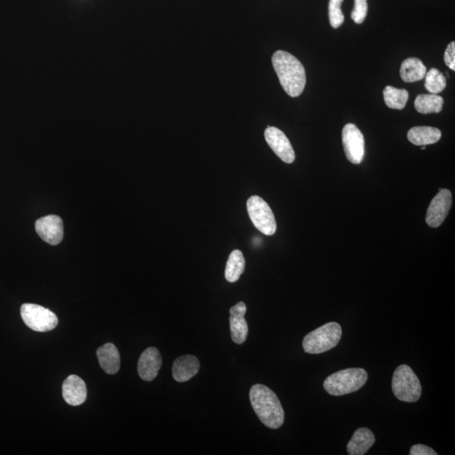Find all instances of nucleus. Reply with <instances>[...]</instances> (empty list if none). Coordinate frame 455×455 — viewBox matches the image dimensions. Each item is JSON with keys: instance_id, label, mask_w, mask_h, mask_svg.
<instances>
[{"instance_id": "obj_2", "label": "nucleus", "mask_w": 455, "mask_h": 455, "mask_svg": "<svg viewBox=\"0 0 455 455\" xmlns=\"http://www.w3.org/2000/svg\"><path fill=\"white\" fill-rule=\"evenodd\" d=\"M253 410L265 427L277 429L284 423V411L279 399L268 387L261 383L253 385L250 390Z\"/></svg>"}, {"instance_id": "obj_20", "label": "nucleus", "mask_w": 455, "mask_h": 455, "mask_svg": "<svg viewBox=\"0 0 455 455\" xmlns=\"http://www.w3.org/2000/svg\"><path fill=\"white\" fill-rule=\"evenodd\" d=\"M444 100L442 96L435 94H421L415 100V108L421 114L440 113L444 107Z\"/></svg>"}, {"instance_id": "obj_4", "label": "nucleus", "mask_w": 455, "mask_h": 455, "mask_svg": "<svg viewBox=\"0 0 455 455\" xmlns=\"http://www.w3.org/2000/svg\"><path fill=\"white\" fill-rule=\"evenodd\" d=\"M343 335V329L336 322H329L315 329L308 334L303 341V348L305 352L319 354L326 352L336 347Z\"/></svg>"}, {"instance_id": "obj_23", "label": "nucleus", "mask_w": 455, "mask_h": 455, "mask_svg": "<svg viewBox=\"0 0 455 455\" xmlns=\"http://www.w3.org/2000/svg\"><path fill=\"white\" fill-rule=\"evenodd\" d=\"M446 84L445 76L435 67H433L425 75V88L431 94L437 95L444 91Z\"/></svg>"}, {"instance_id": "obj_1", "label": "nucleus", "mask_w": 455, "mask_h": 455, "mask_svg": "<svg viewBox=\"0 0 455 455\" xmlns=\"http://www.w3.org/2000/svg\"><path fill=\"white\" fill-rule=\"evenodd\" d=\"M272 65L284 90L291 97L301 95L305 90L306 74L301 61L285 51L273 54Z\"/></svg>"}, {"instance_id": "obj_13", "label": "nucleus", "mask_w": 455, "mask_h": 455, "mask_svg": "<svg viewBox=\"0 0 455 455\" xmlns=\"http://www.w3.org/2000/svg\"><path fill=\"white\" fill-rule=\"evenodd\" d=\"M246 310V303L239 302L230 310L231 337L236 344H243L247 339L249 329L246 320L244 319Z\"/></svg>"}, {"instance_id": "obj_10", "label": "nucleus", "mask_w": 455, "mask_h": 455, "mask_svg": "<svg viewBox=\"0 0 455 455\" xmlns=\"http://www.w3.org/2000/svg\"><path fill=\"white\" fill-rule=\"evenodd\" d=\"M264 135L270 147L282 161L286 164H292L294 161V150L284 132L275 126H268L265 130Z\"/></svg>"}, {"instance_id": "obj_8", "label": "nucleus", "mask_w": 455, "mask_h": 455, "mask_svg": "<svg viewBox=\"0 0 455 455\" xmlns=\"http://www.w3.org/2000/svg\"><path fill=\"white\" fill-rule=\"evenodd\" d=\"M343 143L347 159L354 164H360L364 158V135L356 125L348 124L343 130Z\"/></svg>"}, {"instance_id": "obj_15", "label": "nucleus", "mask_w": 455, "mask_h": 455, "mask_svg": "<svg viewBox=\"0 0 455 455\" xmlns=\"http://www.w3.org/2000/svg\"><path fill=\"white\" fill-rule=\"evenodd\" d=\"M199 369L200 362L195 356H181L176 358L173 364V378L177 382H187L195 376Z\"/></svg>"}, {"instance_id": "obj_18", "label": "nucleus", "mask_w": 455, "mask_h": 455, "mask_svg": "<svg viewBox=\"0 0 455 455\" xmlns=\"http://www.w3.org/2000/svg\"><path fill=\"white\" fill-rule=\"evenodd\" d=\"M441 131L433 126H414L409 130L408 140L416 146L433 145L440 140Z\"/></svg>"}, {"instance_id": "obj_14", "label": "nucleus", "mask_w": 455, "mask_h": 455, "mask_svg": "<svg viewBox=\"0 0 455 455\" xmlns=\"http://www.w3.org/2000/svg\"><path fill=\"white\" fill-rule=\"evenodd\" d=\"M62 397L71 406H80L87 397L86 383L77 375H70L62 383Z\"/></svg>"}, {"instance_id": "obj_11", "label": "nucleus", "mask_w": 455, "mask_h": 455, "mask_svg": "<svg viewBox=\"0 0 455 455\" xmlns=\"http://www.w3.org/2000/svg\"><path fill=\"white\" fill-rule=\"evenodd\" d=\"M36 231L44 242L52 246H56L63 238L62 218L57 215H48L41 218L36 222Z\"/></svg>"}, {"instance_id": "obj_25", "label": "nucleus", "mask_w": 455, "mask_h": 455, "mask_svg": "<svg viewBox=\"0 0 455 455\" xmlns=\"http://www.w3.org/2000/svg\"><path fill=\"white\" fill-rule=\"evenodd\" d=\"M368 3L367 0H355V6L351 14V18L354 22L362 24L364 22L367 14H368Z\"/></svg>"}, {"instance_id": "obj_27", "label": "nucleus", "mask_w": 455, "mask_h": 455, "mask_svg": "<svg viewBox=\"0 0 455 455\" xmlns=\"http://www.w3.org/2000/svg\"><path fill=\"white\" fill-rule=\"evenodd\" d=\"M437 453L430 447L423 444L413 445L410 449V455H437Z\"/></svg>"}, {"instance_id": "obj_7", "label": "nucleus", "mask_w": 455, "mask_h": 455, "mask_svg": "<svg viewBox=\"0 0 455 455\" xmlns=\"http://www.w3.org/2000/svg\"><path fill=\"white\" fill-rule=\"evenodd\" d=\"M20 315L24 323L34 331H50L58 324L57 315L53 311L34 303H24L20 308Z\"/></svg>"}, {"instance_id": "obj_26", "label": "nucleus", "mask_w": 455, "mask_h": 455, "mask_svg": "<svg viewBox=\"0 0 455 455\" xmlns=\"http://www.w3.org/2000/svg\"><path fill=\"white\" fill-rule=\"evenodd\" d=\"M445 65L453 71L455 70V42L452 41L449 44L444 53Z\"/></svg>"}, {"instance_id": "obj_19", "label": "nucleus", "mask_w": 455, "mask_h": 455, "mask_svg": "<svg viewBox=\"0 0 455 455\" xmlns=\"http://www.w3.org/2000/svg\"><path fill=\"white\" fill-rule=\"evenodd\" d=\"M426 74L427 67L419 58H409L403 61L400 67V77L407 83L419 81L425 78Z\"/></svg>"}, {"instance_id": "obj_12", "label": "nucleus", "mask_w": 455, "mask_h": 455, "mask_svg": "<svg viewBox=\"0 0 455 455\" xmlns=\"http://www.w3.org/2000/svg\"><path fill=\"white\" fill-rule=\"evenodd\" d=\"M162 357L159 350L151 347L147 348L139 357L138 372L139 376L145 381H152L157 377L161 368Z\"/></svg>"}, {"instance_id": "obj_24", "label": "nucleus", "mask_w": 455, "mask_h": 455, "mask_svg": "<svg viewBox=\"0 0 455 455\" xmlns=\"http://www.w3.org/2000/svg\"><path fill=\"white\" fill-rule=\"evenodd\" d=\"M343 0H330L329 3V19L333 28H338L344 22V15L341 10Z\"/></svg>"}, {"instance_id": "obj_17", "label": "nucleus", "mask_w": 455, "mask_h": 455, "mask_svg": "<svg viewBox=\"0 0 455 455\" xmlns=\"http://www.w3.org/2000/svg\"><path fill=\"white\" fill-rule=\"evenodd\" d=\"M97 357L101 369L108 374H115L120 369V354L115 345L107 343L97 350Z\"/></svg>"}, {"instance_id": "obj_28", "label": "nucleus", "mask_w": 455, "mask_h": 455, "mask_svg": "<svg viewBox=\"0 0 455 455\" xmlns=\"http://www.w3.org/2000/svg\"><path fill=\"white\" fill-rule=\"evenodd\" d=\"M421 150H426V147L425 146L421 147Z\"/></svg>"}, {"instance_id": "obj_21", "label": "nucleus", "mask_w": 455, "mask_h": 455, "mask_svg": "<svg viewBox=\"0 0 455 455\" xmlns=\"http://www.w3.org/2000/svg\"><path fill=\"white\" fill-rule=\"evenodd\" d=\"M244 268H246V261H244L242 251H232L226 264V280L230 282H237L240 276L242 275Z\"/></svg>"}, {"instance_id": "obj_9", "label": "nucleus", "mask_w": 455, "mask_h": 455, "mask_svg": "<svg viewBox=\"0 0 455 455\" xmlns=\"http://www.w3.org/2000/svg\"><path fill=\"white\" fill-rule=\"evenodd\" d=\"M452 206V193L448 189H440L430 204L426 222L431 228H438L445 220Z\"/></svg>"}, {"instance_id": "obj_16", "label": "nucleus", "mask_w": 455, "mask_h": 455, "mask_svg": "<svg viewBox=\"0 0 455 455\" xmlns=\"http://www.w3.org/2000/svg\"><path fill=\"white\" fill-rule=\"evenodd\" d=\"M374 434L367 428H358L348 442V453L350 455H364L374 444Z\"/></svg>"}, {"instance_id": "obj_3", "label": "nucleus", "mask_w": 455, "mask_h": 455, "mask_svg": "<svg viewBox=\"0 0 455 455\" xmlns=\"http://www.w3.org/2000/svg\"><path fill=\"white\" fill-rule=\"evenodd\" d=\"M368 373L360 368L347 369L332 374L324 381L328 394L341 396L360 390L368 381Z\"/></svg>"}, {"instance_id": "obj_6", "label": "nucleus", "mask_w": 455, "mask_h": 455, "mask_svg": "<svg viewBox=\"0 0 455 455\" xmlns=\"http://www.w3.org/2000/svg\"><path fill=\"white\" fill-rule=\"evenodd\" d=\"M247 211L253 225L265 235H273L277 231V223L272 210L268 202L259 196H252L247 200Z\"/></svg>"}, {"instance_id": "obj_22", "label": "nucleus", "mask_w": 455, "mask_h": 455, "mask_svg": "<svg viewBox=\"0 0 455 455\" xmlns=\"http://www.w3.org/2000/svg\"><path fill=\"white\" fill-rule=\"evenodd\" d=\"M383 93L388 107L402 110L406 107L409 98V93L407 90L386 86Z\"/></svg>"}, {"instance_id": "obj_5", "label": "nucleus", "mask_w": 455, "mask_h": 455, "mask_svg": "<svg viewBox=\"0 0 455 455\" xmlns=\"http://www.w3.org/2000/svg\"><path fill=\"white\" fill-rule=\"evenodd\" d=\"M392 390L396 398L404 402H416L421 395L418 377L410 366L400 365L395 369L392 378Z\"/></svg>"}]
</instances>
